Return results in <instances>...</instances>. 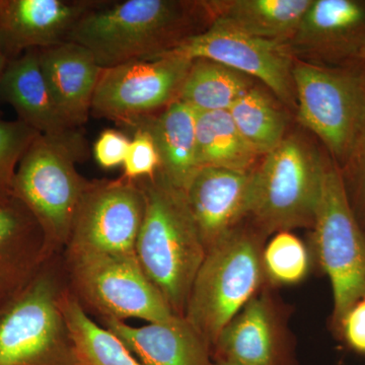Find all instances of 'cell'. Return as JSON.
<instances>
[{
    "mask_svg": "<svg viewBox=\"0 0 365 365\" xmlns=\"http://www.w3.org/2000/svg\"><path fill=\"white\" fill-rule=\"evenodd\" d=\"M203 14H208L203 1H108L83 16L68 41L85 46L98 66L110 68L157 58L201 33L196 24Z\"/></svg>",
    "mask_w": 365,
    "mask_h": 365,
    "instance_id": "cell-1",
    "label": "cell"
},
{
    "mask_svg": "<svg viewBox=\"0 0 365 365\" xmlns=\"http://www.w3.org/2000/svg\"><path fill=\"white\" fill-rule=\"evenodd\" d=\"M144 197L135 256L143 272L175 314L184 317L206 249L181 190L158 172L135 180Z\"/></svg>",
    "mask_w": 365,
    "mask_h": 365,
    "instance_id": "cell-2",
    "label": "cell"
},
{
    "mask_svg": "<svg viewBox=\"0 0 365 365\" xmlns=\"http://www.w3.org/2000/svg\"><path fill=\"white\" fill-rule=\"evenodd\" d=\"M265 237L260 228L239 227L206 253L184 318L211 350L223 328L267 280L263 264Z\"/></svg>",
    "mask_w": 365,
    "mask_h": 365,
    "instance_id": "cell-3",
    "label": "cell"
},
{
    "mask_svg": "<svg viewBox=\"0 0 365 365\" xmlns=\"http://www.w3.org/2000/svg\"><path fill=\"white\" fill-rule=\"evenodd\" d=\"M60 256L0 311V365H79L60 307L67 284Z\"/></svg>",
    "mask_w": 365,
    "mask_h": 365,
    "instance_id": "cell-4",
    "label": "cell"
},
{
    "mask_svg": "<svg viewBox=\"0 0 365 365\" xmlns=\"http://www.w3.org/2000/svg\"><path fill=\"white\" fill-rule=\"evenodd\" d=\"M327 167L299 136L285 137L252 175L251 216L265 235L313 227Z\"/></svg>",
    "mask_w": 365,
    "mask_h": 365,
    "instance_id": "cell-5",
    "label": "cell"
},
{
    "mask_svg": "<svg viewBox=\"0 0 365 365\" xmlns=\"http://www.w3.org/2000/svg\"><path fill=\"white\" fill-rule=\"evenodd\" d=\"M83 158L64 144L40 135L16 170L14 197L30 210L52 256L63 254L81 198L91 181L76 163Z\"/></svg>",
    "mask_w": 365,
    "mask_h": 365,
    "instance_id": "cell-6",
    "label": "cell"
},
{
    "mask_svg": "<svg viewBox=\"0 0 365 365\" xmlns=\"http://www.w3.org/2000/svg\"><path fill=\"white\" fill-rule=\"evenodd\" d=\"M62 257L67 285L86 311L123 322L169 323L178 317L143 272L135 255Z\"/></svg>",
    "mask_w": 365,
    "mask_h": 365,
    "instance_id": "cell-7",
    "label": "cell"
},
{
    "mask_svg": "<svg viewBox=\"0 0 365 365\" xmlns=\"http://www.w3.org/2000/svg\"><path fill=\"white\" fill-rule=\"evenodd\" d=\"M313 228L317 258L332 285L333 324L339 330L350 307L365 297V237L332 165L327 167Z\"/></svg>",
    "mask_w": 365,
    "mask_h": 365,
    "instance_id": "cell-8",
    "label": "cell"
},
{
    "mask_svg": "<svg viewBox=\"0 0 365 365\" xmlns=\"http://www.w3.org/2000/svg\"><path fill=\"white\" fill-rule=\"evenodd\" d=\"M192 60L163 56L103 69L91 114L136 130L180 100Z\"/></svg>",
    "mask_w": 365,
    "mask_h": 365,
    "instance_id": "cell-9",
    "label": "cell"
},
{
    "mask_svg": "<svg viewBox=\"0 0 365 365\" xmlns=\"http://www.w3.org/2000/svg\"><path fill=\"white\" fill-rule=\"evenodd\" d=\"M302 123L339 160L351 158L365 128V91L348 74L297 63L292 69Z\"/></svg>",
    "mask_w": 365,
    "mask_h": 365,
    "instance_id": "cell-10",
    "label": "cell"
},
{
    "mask_svg": "<svg viewBox=\"0 0 365 365\" xmlns=\"http://www.w3.org/2000/svg\"><path fill=\"white\" fill-rule=\"evenodd\" d=\"M143 215L144 197L136 181L124 176L93 180L79 203L62 255H135Z\"/></svg>",
    "mask_w": 365,
    "mask_h": 365,
    "instance_id": "cell-11",
    "label": "cell"
},
{
    "mask_svg": "<svg viewBox=\"0 0 365 365\" xmlns=\"http://www.w3.org/2000/svg\"><path fill=\"white\" fill-rule=\"evenodd\" d=\"M207 59L260 79L281 100L294 95L292 56L287 43L255 37L220 20L158 57ZM158 58V57H157Z\"/></svg>",
    "mask_w": 365,
    "mask_h": 365,
    "instance_id": "cell-12",
    "label": "cell"
},
{
    "mask_svg": "<svg viewBox=\"0 0 365 365\" xmlns=\"http://www.w3.org/2000/svg\"><path fill=\"white\" fill-rule=\"evenodd\" d=\"M253 170L199 168L181 190L206 252L251 215Z\"/></svg>",
    "mask_w": 365,
    "mask_h": 365,
    "instance_id": "cell-13",
    "label": "cell"
},
{
    "mask_svg": "<svg viewBox=\"0 0 365 365\" xmlns=\"http://www.w3.org/2000/svg\"><path fill=\"white\" fill-rule=\"evenodd\" d=\"M106 0H0V47L7 59L67 42L76 24Z\"/></svg>",
    "mask_w": 365,
    "mask_h": 365,
    "instance_id": "cell-14",
    "label": "cell"
},
{
    "mask_svg": "<svg viewBox=\"0 0 365 365\" xmlns=\"http://www.w3.org/2000/svg\"><path fill=\"white\" fill-rule=\"evenodd\" d=\"M0 97L13 106L19 120L41 135L64 144L83 160L88 145L81 129L72 126L54 102L41 69L39 49L9 60L0 76Z\"/></svg>",
    "mask_w": 365,
    "mask_h": 365,
    "instance_id": "cell-15",
    "label": "cell"
},
{
    "mask_svg": "<svg viewBox=\"0 0 365 365\" xmlns=\"http://www.w3.org/2000/svg\"><path fill=\"white\" fill-rule=\"evenodd\" d=\"M212 359L237 365H297L279 312L267 294L255 295L223 328Z\"/></svg>",
    "mask_w": 365,
    "mask_h": 365,
    "instance_id": "cell-16",
    "label": "cell"
},
{
    "mask_svg": "<svg viewBox=\"0 0 365 365\" xmlns=\"http://www.w3.org/2000/svg\"><path fill=\"white\" fill-rule=\"evenodd\" d=\"M53 257L30 210L16 198L0 203V311L33 282Z\"/></svg>",
    "mask_w": 365,
    "mask_h": 365,
    "instance_id": "cell-17",
    "label": "cell"
},
{
    "mask_svg": "<svg viewBox=\"0 0 365 365\" xmlns=\"http://www.w3.org/2000/svg\"><path fill=\"white\" fill-rule=\"evenodd\" d=\"M100 321L143 365H212L210 346L184 317L141 327L112 318Z\"/></svg>",
    "mask_w": 365,
    "mask_h": 365,
    "instance_id": "cell-18",
    "label": "cell"
},
{
    "mask_svg": "<svg viewBox=\"0 0 365 365\" xmlns=\"http://www.w3.org/2000/svg\"><path fill=\"white\" fill-rule=\"evenodd\" d=\"M41 69L54 102L67 121L88 122L103 67L85 46L72 41L39 50Z\"/></svg>",
    "mask_w": 365,
    "mask_h": 365,
    "instance_id": "cell-19",
    "label": "cell"
},
{
    "mask_svg": "<svg viewBox=\"0 0 365 365\" xmlns=\"http://www.w3.org/2000/svg\"><path fill=\"white\" fill-rule=\"evenodd\" d=\"M196 124V110L179 100L138 127L153 134L162 162L158 172L179 190L184 189L199 169Z\"/></svg>",
    "mask_w": 365,
    "mask_h": 365,
    "instance_id": "cell-20",
    "label": "cell"
},
{
    "mask_svg": "<svg viewBox=\"0 0 365 365\" xmlns=\"http://www.w3.org/2000/svg\"><path fill=\"white\" fill-rule=\"evenodd\" d=\"M313 0L203 1L211 20L274 42L287 43L297 33Z\"/></svg>",
    "mask_w": 365,
    "mask_h": 365,
    "instance_id": "cell-21",
    "label": "cell"
},
{
    "mask_svg": "<svg viewBox=\"0 0 365 365\" xmlns=\"http://www.w3.org/2000/svg\"><path fill=\"white\" fill-rule=\"evenodd\" d=\"M365 28V4L354 0H313L292 44L307 51H326L351 42Z\"/></svg>",
    "mask_w": 365,
    "mask_h": 365,
    "instance_id": "cell-22",
    "label": "cell"
},
{
    "mask_svg": "<svg viewBox=\"0 0 365 365\" xmlns=\"http://www.w3.org/2000/svg\"><path fill=\"white\" fill-rule=\"evenodd\" d=\"M60 307L79 365H143L114 334L88 317L67 284Z\"/></svg>",
    "mask_w": 365,
    "mask_h": 365,
    "instance_id": "cell-23",
    "label": "cell"
},
{
    "mask_svg": "<svg viewBox=\"0 0 365 365\" xmlns=\"http://www.w3.org/2000/svg\"><path fill=\"white\" fill-rule=\"evenodd\" d=\"M196 134L199 168L253 170L258 155L242 138L228 111H197Z\"/></svg>",
    "mask_w": 365,
    "mask_h": 365,
    "instance_id": "cell-24",
    "label": "cell"
},
{
    "mask_svg": "<svg viewBox=\"0 0 365 365\" xmlns=\"http://www.w3.org/2000/svg\"><path fill=\"white\" fill-rule=\"evenodd\" d=\"M252 88L242 72L211 60H192L180 101L198 112L228 111Z\"/></svg>",
    "mask_w": 365,
    "mask_h": 365,
    "instance_id": "cell-25",
    "label": "cell"
},
{
    "mask_svg": "<svg viewBox=\"0 0 365 365\" xmlns=\"http://www.w3.org/2000/svg\"><path fill=\"white\" fill-rule=\"evenodd\" d=\"M228 113L242 138L258 155H267L284 140V116L258 88L247 91Z\"/></svg>",
    "mask_w": 365,
    "mask_h": 365,
    "instance_id": "cell-26",
    "label": "cell"
},
{
    "mask_svg": "<svg viewBox=\"0 0 365 365\" xmlns=\"http://www.w3.org/2000/svg\"><path fill=\"white\" fill-rule=\"evenodd\" d=\"M266 278L275 284H294L306 277L309 256L306 246L290 232H277L263 251Z\"/></svg>",
    "mask_w": 365,
    "mask_h": 365,
    "instance_id": "cell-27",
    "label": "cell"
},
{
    "mask_svg": "<svg viewBox=\"0 0 365 365\" xmlns=\"http://www.w3.org/2000/svg\"><path fill=\"white\" fill-rule=\"evenodd\" d=\"M39 135L20 120H0V203L14 198V181L19 163Z\"/></svg>",
    "mask_w": 365,
    "mask_h": 365,
    "instance_id": "cell-28",
    "label": "cell"
},
{
    "mask_svg": "<svg viewBox=\"0 0 365 365\" xmlns=\"http://www.w3.org/2000/svg\"><path fill=\"white\" fill-rule=\"evenodd\" d=\"M160 153L153 134L143 127L137 128L124 160L123 176L132 181L153 178L160 170Z\"/></svg>",
    "mask_w": 365,
    "mask_h": 365,
    "instance_id": "cell-29",
    "label": "cell"
},
{
    "mask_svg": "<svg viewBox=\"0 0 365 365\" xmlns=\"http://www.w3.org/2000/svg\"><path fill=\"white\" fill-rule=\"evenodd\" d=\"M131 139L123 132L107 129L93 144V157L103 169L109 170L123 165Z\"/></svg>",
    "mask_w": 365,
    "mask_h": 365,
    "instance_id": "cell-30",
    "label": "cell"
},
{
    "mask_svg": "<svg viewBox=\"0 0 365 365\" xmlns=\"http://www.w3.org/2000/svg\"><path fill=\"white\" fill-rule=\"evenodd\" d=\"M339 331L352 350L365 355V297L350 307L341 322Z\"/></svg>",
    "mask_w": 365,
    "mask_h": 365,
    "instance_id": "cell-31",
    "label": "cell"
},
{
    "mask_svg": "<svg viewBox=\"0 0 365 365\" xmlns=\"http://www.w3.org/2000/svg\"><path fill=\"white\" fill-rule=\"evenodd\" d=\"M351 158H354L355 179L359 199L365 210V128L359 137Z\"/></svg>",
    "mask_w": 365,
    "mask_h": 365,
    "instance_id": "cell-32",
    "label": "cell"
},
{
    "mask_svg": "<svg viewBox=\"0 0 365 365\" xmlns=\"http://www.w3.org/2000/svg\"><path fill=\"white\" fill-rule=\"evenodd\" d=\"M7 63H9V59H7L6 54H4V52L2 51L1 47H0V76L4 73Z\"/></svg>",
    "mask_w": 365,
    "mask_h": 365,
    "instance_id": "cell-33",
    "label": "cell"
},
{
    "mask_svg": "<svg viewBox=\"0 0 365 365\" xmlns=\"http://www.w3.org/2000/svg\"><path fill=\"white\" fill-rule=\"evenodd\" d=\"M212 365H237L232 362L225 361V360H213Z\"/></svg>",
    "mask_w": 365,
    "mask_h": 365,
    "instance_id": "cell-34",
    "label": "cell"
},
{
    "mask_svg": "<svg viewBox=\"0 0 365 365\" xmlns=\"http://www.w3.org/2000/svg\"><path fill=\"white\" fill-rule=\"evenodd\" d=\"M360 51H361L362 57L365 59V40L364 41V43H362L361 50H360Z\"/></svg>",
    "mask_w": 365,
    "mask_h": 365,
    "instance_id": "cell-35",
    "label": "cell"
}]
</instances>
